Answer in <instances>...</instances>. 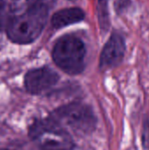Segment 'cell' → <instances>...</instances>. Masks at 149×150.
<instances>
[{
    "mask_svg": "<svg viewBox=\"0 0 149 150\" xmlns=\"http://www.w3.org/2000/svg\"><path fill=\"white\" fill-rule=\"evenodd\" d=\"M59 80L56 72L49 68H40L30 70L25 76V87L31 94H40L53 86Z\"/></svg>",
    "mask_w": 149,
    "mask_h": 150,
    "instance_id": "cell-5",
    "label": "cell"
},
{
    "mask_svg": "<svg viewBox=\"0 0 149 150\" xmlns=\"http://www.w3.org/2000/svg\"><path fill=\"white\" fill-rule=\"evenodd\" d=\"M97 11H98V20L101 29L107 30L110 25L109 11H108V0H98L97 1Z\"/></svg>",
    "mask_w": 149,
    "mask_h": 150,
    "instance_id": "cell-8",
    "label": "cell"
},
{
    "mask_svg": "<svg viewBox=\"0 0 149 150\" xmlns=\"http://www.w3.org/2000/svg\"><path fill=\"white\" fill-rule=\"evenodd\" d=\"M85 54L84 44L79 38L65 35L56 41L52 55L61 69L69 75H77L84 69Z\"/></svg>",
    "mask_w": 149,
    "mask_h": 150,
    "instance_id": "cell-2",
    "label": "cell"
},
{
    "mask_svg": "<svg viewBox=\"0 0 149 150\" xmlns=\"http://www.w3.org/2000/svg\"><path fill=\"white\" fill-rule=\"evenodd\" d=\"M0 150H9V149H0Z\"/></svg>",
    "mask_w": 149,
    "mask_h": 150,
    "instance_id": "cell-11",
    "label": "cell"
},
{
    "mask_svg": "<svg viewBox=\"0 0 149 150\" xmlns=\"http://www.w3.org/2000/svg\"><path fill=\"white\" fill-rule=\"evenodd\" d=\"M30 136L39 141L41 150L74 149L68 131L51 117L34 122L30 128Z\"/></svg>",
    "mask_w": 149,
    "mask_h": 150,
    "instance_id": "cell-4",
    "label": "cell"
},
{
    "mask_svg": "<svg viewBox=\"0 0 149 150\" xmlns=\"http://www.w3.org/2000/svg\"><path fill=\"white\" fill-rule=\"evenodd\" d=\"M142 142L144 147L149 150V122H145L143 126Z\"/></svg>",
    "mask_w": 149,
    "mask_h": 150,
    "instance_id": "cell-10",
    "label": "cell"
},
{
    "mask_svg": "<svg viewBox=\"0 0 149 150\" xmlns=\"http://www.w3.org/2000/svg\"><path fill=\"white\" fill-rule=\"evenodd\" d=\"M84 18V12L78 7L66 8L58 11L52 17V25L54 28H61L72 24L78 23Z\"/></svg>",
    "mask_w": 149,
    "mask_h": 150,
    "instance_id": "cell-7",
    "label": "cell"
},
{
    "mask_svg": "<svg viewBox=\"0 0 149 150\" xmlns=\"http://www.w3.org/2000/svg\"><path fill=\"white\" fill-rule=\"evenodd\" d=\"M125 52L126 43L124 38L119 33H112L101 53L99 60L100 69L107 70L118 66L122 62Z\"/></svg>",
    "mask_w": 149,
    "mask_h": 150,
    "instance_id": "cell-6",
    "label": "cell"
},
{
    "mask_svg": "<svg viewBox=\"0 0 149 150\" xmlns=\"http://www.w3.org/2000/svg\"><path fill=\"white\" fill-rule=\"evenodd\" d=\"M66 130L69 128L76 134H88L96 127L97 119L90 106L75 102L56 109L50 116Z\"/></svg>",
    "mask_w": 149,
    "mask_h": 150,
    "instance_id": "cell-3",
    "label": "cell"
},
{
    "mask_svg": "<svg viewBox=\"0 0 149 150\" xmlns=\"http://www.w3.org/2000/svg\"><path fill=\"white\" fill-rule=\"evenodd\" d=\"M50 0H25V4L14 5L7 19L8 38L15 43L27 44L41 33L48 17Z\"/></svg>",
    "mask_w": 149,
    "mask_h": 150,
    "instance_id": "cell-1",
    "label": "cell"
},
{
    "mask_svg": "<svg viewBox=\"0 0 149 150\" xmlns=\"http://www.w3.org/2000/svg\"><path fill=\"white\" fill-rule=\"evenodd\" d=\"M6 14H7L6 3L4 0H0V32L3 30V28L5 25Z\"/></svg>",
    "mask_w": 149,
    "mask_h": 150,
    "instance_id": "cell-9",
    "label": "cell"
}]
</instances>
